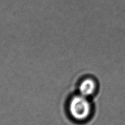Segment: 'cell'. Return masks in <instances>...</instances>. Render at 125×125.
<instances>
[{
    "instance_id": "obj_1",
    "label": "cell",
    "mask_w": 125,
    "mask_h": 125,
    "mask_svg": "<svg viewBox=\"0 0 125 125\" xmlns=\"http://www.w3.org/2000/svg\"><path fill=\"white\" fill-rule=\"evenodd\" d=\"M91 111V106L87 97L81 94L74 96L69 103V112L73 119L83 121L88 119Z\"/></svg>"
},
{
    "instance_id": "obj_2",
    "label": "cell",
    "mask_w": 125,
    "mask_h": 125,
    "mask_svg": "<svg viewBox=\"0 0 125 125\" xmlns=\"http://www.w3.org/2000/svg\"><path fill=\"white\" fill-rule=\"evenodd\" d=\"M97 88L95 81L90 78H87L81 82L79 87L80 94L88 97L95 93Z\"/></svg>"
}]
</instances>
